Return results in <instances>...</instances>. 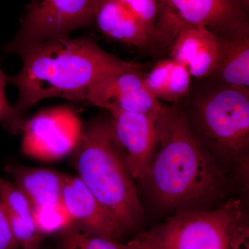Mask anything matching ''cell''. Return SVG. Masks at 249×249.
Returning a JSON list of instances; mask_svg holds the SVG:
<instances>
[{
	"label": "cell",
	"mask_w": 249,
	"mask_h": 249,
	"mask_svg": "<svg viewBox=\"0 0 249 249\" xmlns=\"http://www.w3.org/2000/svg\"><path fill=\"white\" fill-rule=\"evenodd\" d=\"M156 127L158 150L142 182L156 204L175 213L225 199L229 178L196 138L179 103L165 106Z\"/></svg>",
	"instance_id": "obj_1"
},
{
	"label": "cell",
	"mask_w": 249,
	"mask_h": 249,
	"mask_svg": "<svg viewBox=\"0 0 249 249\" xmlns=\"http://www.w3.org/2000/svg\"><path fill=\"white\" fill-rule=\"evenodd\" d=\"M22 67L9 83L19 91L14 106L22 114L39 101L58 97L80 101L98 80L116 72L142 68L141 64L124 61L103 50L88 37H52L18 49Z\"/></svg>",
	"instance_id": "obj_2"
},
{
	"label": "cell",
	"mask_w": 249,
	"mask_h": 249,
	"mask_svg": "<svg viewBox=\"0 0 249 249\" xmlns=\"http://www.w3.org/2000/svg\"><path fill=\"white\" fill-rule=\"evenodd\" d=\"M192 83L179 101L196 138L217 163L232 170L236 181L248 188L249 88L211 78Z\"/></svg>",
	"instance_id": "obj_3"
},
{
	"label": "cell",
	"mask_w": 249,
	"mask_h": 249,
	"mask_svg": "<svg viewBox=\"0 0 249 249\" xmlns=\"http://www.w3.org/2000/svg\"><path fill=\"white\" fill-rule=\"evenodd\" d=\"M72 154L77 177L124 232L138 229L142 222V205L114 142L110 118L92 121Z\"/></svg>",
	"instance_id": "obj_4"
},
{
	"label": "cell",
	"mask_w": 249,
	"mask_h": 249,
	"mask_svg": "<svg viewBox=\"0 0 249 249\" xmlns=\"http://www.w3.org/2000/svg\"><path fill=\"white\" fill-rule=\"evenodd\" d=\"M245 221L241 201L230 199L213 211L175 212L132 240L137 249H231L236 230Z\"/></svg>",
	"instance_id": "obj_5"
},
{
	"label": "cell",
	"mask_w": 249,
	"mask_h": 249,
	"mask_svg": "<svg viewBox=\"0 0 249 249\" xmlns=\"http://www.w3.org/2000/svg\"><path fill=\"white\" fill-rule=\"evenodd\" d=\"M249 8L242 0H160L151 52L169 50L190 26H204L219 38L249 35Z\"/></svg>",
	"instance_id": "obj_6"
},
{
	"label": "cell",
	"mask_w": 249,
	"mask_h": 249,
	"mask_svg": "<svg viewBox=\"0 0 249 249\" xmlns=\"http://www.w3.org/2000/svg\"><path fill=\"white\" fill-rule=\"evenodd\" d=\"M98 0H31L16 37L5 47L16 52L24 46L71 31L93 22Z\"/></svg>",
	"instance_id": "obj_7"
},
{
	"label": "cell",
	"mask_w": 249,
	"mask_h": 249,
	"mask_svg": "<svg viewBox=\"0 0 249 249\" xmlns=\"http://www.w3.org/2000/svg\"><path fill=\"white\" fill-rule=\"evenodd\" d=\"M83 130L79 117L71 108L40 111L24 123L22 153L41 161L61 160L76 149Z\"/></svg>",
	"instance_id": "obj_8"
},
{
	"label": "cell",
	"mask_w": 249,
	"mask_h": 249,
	"mask_svg": "<svg viewBox=\"0 0 249 249\" xmlns=\"http://www.w3.org/2000/svg\"><path fill=\"white\" fill-rule=\"evenodd\" d=\"M142 68H131L104 77L91 87L85 100L111 111L141 113L156 121L165 106L147 89Z\"/></svg>",
	"instance_id": "obj_9"
},
{
	"label": "cell",
	"mask_w": 249,
	"mask_h": 249,
	"mask_svg": "<svg viewBox=\"0 0 249 249\" xmlns=\"http://www.w3.org/2000/svg\"><path fill=\"white\" fill-rule=\"evenodd\" d=\"M116 146L131 178L142 182L157 145L156 121L141 113L111 111Z\"/></svg>",
	"instance_id": "obj_10"
},
{
	"label": "cell",
	"mask_w": 249,
	"mask_h": 249,
	"mask_svg": "<svg viewBox=\"0 0 249 249\" xmlns=\"http://www.w3.org/2000/svg\"><path fill=\"white\" fill-rule=\"evenodd\" d=\"M61 202L73 224L85 233L118 241L125 234L117 221L77 176L65 175Z\"/></svg>",
	"instance_id": "obj_11"
},
{
	"label": "cell",
	"mask_w": 249,
	"mask_h": 249,
	"mask_svg": "<svg viewBox=\"0 0 249 249\" xmlns=\"http://www.w3.org/2000/svg\"><path fill=\"white\" fill-rule=\"evenodd\" d=\"M169 51L170 58L186 67L192 78L206 79L212 76L217 66L219 38L204 26H190L178 33Z\"/></svg>",
	"instance_id": "obj_12"
},
{
	"label": "cell",
	"mask_w": 249,
	"mask_h": 249,
	"mask_svg": "<svg viewBox=\"0 0 249 249\" xmlns=\"http://www.w3.org/2000/svg\"><path fill=\"white\" fill-rule=\"evenodd\" d=\"M93 22L111 40L140 50L152 49V37L144 24L119 0H98Z\"/></svg>",
	"instance_id": "obj_13"
},
{
	"label": "cell",
	"mask_w": 249,
	"mask_h": 249,
	"mask_svg": "<svg viewBox=\"0 0 249 249\" xmlns=\"http://www.w3.org/2000/svg\"><path fill=\"white\" fill-rule=\"evenodd\" d=\"M6 170L33 207L61 201L65 175L47 168H30L19 165H8Z\"/></svg>",
	"instance_id": "obj_14"
},
{
	"label": "cell",
	"mask_w": 249,
	"mask_h": 249,
	"mask_svg": "<svg viewBox=\"0 0 249 249\" xmlns=\"http://www.w3.org/2000/svg\"><path fill=\"white\" fill-rule=\"evenodd\" d=\"M217 66L210 78L222 84L249 88V35L218 37Z\"/></svg>",
	"instance_id": "obj_15"
},
{
	"label": "cell",
	"mask_w": 249,
	"mask_h": 249,
	"mask_svg": "<svg viewBox=\"0 0 249 249\" xmlns=\"http://www.w3.org/2000/svg\"><path fill=\"white\" fill-rule=\"evenodd\" d=\"M147 89L159 101L172 104L181 101L189 92L192 76L186 67L175 59H162L156 62L144 77Z\"/></svg>",
	"instance_id": "obj_16"
},
{
	"label": "cell",
	"mask_w": 249,
	"mask_h": 249,
	"mask_svg": "<svg viewBox=\"0 0 249 249\" xmlns=\"http://www.w3.org/2000/svg\"><path fill=\"white\" fill-rule=\"evenodd\" d=\"M59 234L58 249H137L132 240L122 243L120 241L89 235L73 224Z\"/></svg>",
	"instance_id": "obj_17"
},
{
	"label": "cell",
	"mask_w": 249,
	"mask_h": 249,
	"mask_svg": "<svg viewBox=\"0 0 249 249\" xmlns=\"http://www.w3.org/2000/svg\"><path fill=\"white\" fill-rule=\"evenodd\" d=\"M33 217L39 231L45 236L60 233L73 224L61 201L56 204L33 207Z\"/></svg>",
	"instance_id": "obj_18"
},
{
	"label": "cell",
	"mask_w": 249,
	"mask_h": 249,
	"mask_svg": "<svg viewBox=\"0 0 249 249\" xmlns=\"http://www.w3.org/2000/svg\"><path fill=\"white\" fill-rule=\"evenodd\" d=\"M0 201L6 213L22 218H34L33 206L15 183L0 178Z\"/></svg>",
	"instance_id": "obj_19"
},
{
	"label": "cell",
	"mask_w": 249,
	"mask_h": 249,
	"mask_svg": "<svg viewBox=\"0 0 249 249\" xmlns=\"http://www.w3.org/2000/svg\"><path fill=\"white\" fill-rule=\"evenodd\" d=\"M7 217L11 232L19 248L40 249L45 237L36 227L34 218H22L9 214Z\"/></svg>",
	"instance_id": "obj_20"
},
{
	"label": "cell",
	"mask_w": 249,
	"mask_h": 249,
	"mask_svg": "<svg viewBox=\"0 0 249 249\" xmlns=\"http://www.w3.org/2000/svg\"><path fill=\"white\" fill-rule=\"evenodd\" d=\"M142 21L153 40L160 0H119Z\"/></svg>",
	"instance_id": "obj_21"
},
{
	"label": "cell",
	"mask_w": 249,
	"mask_h": 249,
	"mask_svg": "<svg viewBox=\"0 0 249 249\" xmlns=\"http://www.w3.org/2000/svg\"><path fill=\"white\" fill-rule=\"evenodd\" d=\"M9 83V77L6 76L0 66V123L12 133H21L25 121L18 117L5 95V86Z\"/></svg>",
	"instance_id": "obj_22"
},
{
	"label": "cell",
	"mask_w": 249,
	"mask_h": 249,
	"mask_svg": "<svg viewBox=\"0 0 249 249\" xmlns=\"http://www.w3.org/2000/svg\"><path fill=\"white\" fill-rule=\"evenodd\" d=\"M18 244L15 240L10 228L7 214L0 201V249H17Z\"/></svg>",
	"instance_id": "obj_23"
},
{
	"label": "cell",
	"mask_w": 249,
	"mask_h": 249,
	"mask_svg": "<svg viewBox=\"0 0 249 249\" xmlns=\"http://www.w3.org/2000/svg\"><path fill=\"white\" fill-rule=\"evenodd\" d=\"M231 249H249V227L247 220L236 230Z\"/></svg>",
	"instance_id": "obj_24"
},
{
	"label": "cell",
	"mask_w": 249,
	"mask_h": 249,
	"mask_svg": "<svg viewBox=\"0 0 249 249\" xmlns=\"http://www.w3.org/2000/svg\"><path fill=\"white\" fill-rule=\"evenodd\" d=\"M242 1H243V2L245 3L248 7H249V0H242Z\"/></svg>",
	"instance_id": "obj_25"
}]
</instances>
